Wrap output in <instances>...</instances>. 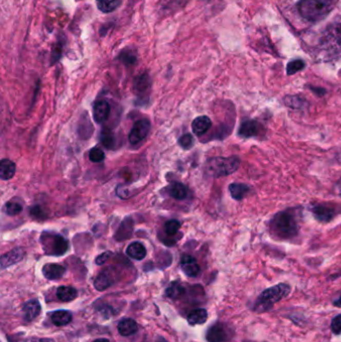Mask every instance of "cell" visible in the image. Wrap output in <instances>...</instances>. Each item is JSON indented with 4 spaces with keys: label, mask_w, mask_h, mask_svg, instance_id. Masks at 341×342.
<instances>
[{
    "label": "cell",
    "mask_w": 341,
    "mask_h": 342,
    "mask_svg": "<svg viewBox=\"0 0 341 342\" xmlns=\"http://www.w3.org/2000/svg\"><path fill=\"white\" fill-rule=\"evenodd\" d=\"M269 231L273 237L282 240L298 235L297 212L294 209H287L276 213L269 223Z\"/></svg>",
    "instance_id": "obj_1"
},
{
    "label": "cell",
    "mask_w": 341,
    "mask_h": 342,
    "mask_svg": "<svg viewBox=\"0 0 341 342\" xmlns=\"http://www.w3.org/2000/svg\"><path fill=\"white\" fill-rule=\"evenodd\" d=\"M335 0H300L297 4L299 14L310 22L324 18L333 8Z\"/></svg>",
    "instance_id": "obj_2"
},
{
    "label": "cell",
    "mask_w": 341,
    "mask_h": 342,
    "mask_svg": "<svg viewBox=\"0 0 341 342\" xmlns=\"http://www.w3.org/2000/svg\"><path fill=\"white\" fill-rule=\"evenodd\" d=\"M240 166V160L236 156H216L209 159L204 166V173L212 178L228 176L234 173Z\"/></svg>",
    "instance_id": "obj_3"
},
{
    "label": "cell",
    "mask_w": 341,
    "mask_h": 342,
    "mask_svg": "<svg viewBox=\"0 0 341 342\" xmlns=\"http://www.w3.org/2000/svg\"><path fill=\"white\" fill-rule=\"evenodd\" d=\"M290 291V286L286 283H279L267 288L262 291L255 301L253 310L255 312H266L270 310L274 304L285 298Z\"/></svg>",
    "instance_id": "obj_4"
},
{
    "label": "cell",
    "mask_w": 341,
    "mask_h": 342,
    "mask_svg": "<svg viewBox=\"0 0 341 342\" xmlns=\"http://www.w3.org/2000/svg\"><path fill=\"white\" fill-rule=\"evenodd\" d=\"M320 43L323 49L330 53L341 52V16L335 17L326 26Z\"/></svg>",
    "instance_id": "obj_5"
},
{
    "label": "cell",
    "mask_w": 341,
    "mask_h": 342,
    "mask_svg": "<svg viewBox=\"0 0 341 342\" xmlns=\"http://www.w3.org/2000/svg\"><path fill=\"white\" fill-rule=\"evenodd\" d=\"M41 244L45 252L49 255L60 256L68 250V241L59 234L44 232L40 237Z\"/></svg>",
    "instance_id": "obj_6"
},
{
    "label": "cell",
    "mask_w": 341,
    "mask_h": 342,
    "mask_svg": "<svg viewBox=\"0 0 341 342\" xmlns=\"http://www.w3.org/2000/svg\"><path fill=\"white\" fill-rule=\"evenodd\" d=\"M233 336L232 329L224 323L213 324L206 333V339L209 342H228Z\"/></svg>",
    "instance_id": "obj_7"
},
{
    "label": "cell",
    "mask_w": 341,
    "mask_h": 342,
    "mask_svg": "<svg viewBox=\"0 0 341 342\" xmlns=\"http://www.w3.org/2000/svg\"><path fill=\"white\" fill-rule=\"evenodd\" d=\"M151 125L148 119H141L138 120L129 133V141L131 144H137L141 142L143 139L146 138L148 133L150 131Z\"/></svg>",
    "instance_id": "obj_8"
},
{
    "label": "cell",
    "mask_w": 341,
    "mask_h": 342,
    "mask_svg": "<svg viewBox=\"0 0 341 342\" xmlns=\"http://www.w3.org/2000/svg\"><path fill=\"white\" fill-rule=\"evenodd\" d=\"M260 129H261V125L257 121L249 119L241 123V125L238 129V135L242 138L255 137L260 134Z\"/></svg>",
    "instance_id": "obj_9"
},
{
    "label": "cell",
    "mask_w": 341,
    "mask_h": 342,
    "mask_svg": "<svg viewBox=\"0 0 341 342\" xmlns=\"http://www.w3.org/2000/svg\"><path fill=\"white\" fill-rule=\"evenodd\" d=\"M180 265L182 268V271L188 276V277H196L200 272V267L198 265L196 259L192 257L191 255H183L181 257Z\"/></svg>",
    "instance_id": "obj_10"
},
{
    "label": "cell",
    "mask_w": 341,
    "mask_h": 342,
    "mask_svg": "<svg viewBox=\"0 0 341 342\" xmlns=\"http://www.w3.org/2000/svg\"><path fill=\"white\" fill-rule=\"evenodd\" d=\"M151 87V80L147 73H142L134 79L133 89L134 92L139 96L147 94Z\"/></svg>",
    "instance_id": "obj_11"
},
{
    "label": "cell",
    "mask_w": 341,
    "mask_h": 342,
    "mask_svg": "<svg viewBox=\"0 0 341 342\" xmlns=\"http://www.w3.org/2000/svg\"><path fill=\"white\" fill-rule=\"evenodd\" d=\"M24 254H25V252L21 247H16V248L12 249L11 251L3 254L1 256V268L4 269L6 267H9V266L17 263L20 260H22V258L24 257Z\"/></svg>",
    "instance_id": "obj_12"
},
{
    "label": "cell",
    "mask_w": 341,
    "mask_h": 342,
    "mask_svg": "<svg viewBox=\"0 0 341 342\" xmlns=\"http://www.w3.org/2000/svg\"><path fill=\"white\" fill-rule=\"evenodd\" d=\"M311 212L313 213L314 217L320 222H329L335 215V211L332 207L323 204H315L312 206Z\"/></svg>",
    "instance_id": "obj_13"
},
{
    "label": "cell",
    "mask_w": 341,
    "mask_h": 342,
    "mask_svg": "<svg viewBox=\"0 0 341 342\" xmlns=\"http://www.w3.org/2000/svg\"><path fill=\"white\" fill-rule=\"evenodd\" d=\"M110 114V105L105 100H99L94 104L93 107V117L97 123H103L106 121Z\"/></svg>",
    "instance_id": "obj_14"
},
{
    "label": "cell",
    "mask_w": 341,
    "mask_h": 342,
    "mask_svg": "<svg viewBox=\"0 0 341 342\" xmlns=\"http://www.w3.org/2000/svg\"><path fill=\"white\" fill-rule=\"evenodd\" d=\"M42 273L44 277L49 280H57L64 275L65 267L56 263H48L43 266Z\"/></svg>",
    "instance_id": "obj_15"
},
{
    "label": "cell",
    "mask_w": 341,
    "mask_h": 342,
    "mask_svg": "<svg viewBox=\"0 0 341 342\" xmlns=\"http://www.w3.org/2000/svg\"><path fill=\"white\" fill-rule=\"evenodd\" d=\"M212 125V122L210 120L209 116H199L197 118H195L193 121H192V124H191V127H192V131L197 135V136H200V135H203L204 133L207 132L210 127Z\"/></svg>",
    "instance_id": "obj_16"
},
{
    "label": "cell",
    "mask_w": 341,
    "mask_h": 342,
    "mask_svg": "<svg viewBox=\"0 0 341 342\" xmlns=\"http://www.w3.org/2000/svg\"><path fill=\"white\" fill-rule=\"evenodd\" d=\"M40 311H41V306L36 299L29 300L23 306V313L26 321L34 320L40 314Z\"/></svg>",
    "instance_id": "obj_17"
},
{
    "label": "cell",
    "mask_w": 341,
    "mask_h": 342,
    "mask_svg": "<svg viewBox=\"0 0 341 342\" xmlns=\"http://www.w3.org/2000/svg\"><path fill=\"white\" fill-rule=\"evenodd\" d=\"M15 163L9 159H2L0 162V177L3 180H9L15 175Z\"/></svg>",
    "instance_id": "obj_18"
},
{
    "label": "cell",
    "mask_w": 341,
    "mask_h": 342,
    "mask_svg": "<svg viewBox=\"0 0 341 342\" xmlns=\"http://www.w3.org/2000/svg\"><path fill=\"white\" fill-rule=\"evenodd\" d=\"M133 230V222L130 218H126L118 228L116 234H115V238L118 241H123L126 240L127 238H129L131 236Z\"/></svg>",
    "instance_id": "obj_19"
},
{
    "label": "cell",
    "mask_w": 341,
    "mask_h": 342,
    "mask_svg": "<svg viewBox=\"0 0 341 342\" xmlns=\"http://www.w3.org/2000/svg\"><path fill=\"white\" fill-rule=\"evenodd\" d=\"M138 330L137 323L131 318H124L118 323V332L122 336H130Z\"/></svg>",
    "instance_id": "obj_20"
},
{
    "label": "cell",
    "mask_w": 341,
    "mask_h": 342,
    "mask_svg": "<svg viewBox=\"0 0 341 342\" xmlns=\"http://www.w3.org/2000/svg\"><path fill=\"white\" fill-rule=\"evenodd\" d=\"M126 253L133 259L142 260L146 256V249L140 242H132L127 247Z\"/></svg>",
    "instance_id": "obj_21"
},
{
    "label": "cell",
    "mask_w": 341,
    "mask_h": 342,
    "mask_svg": "<svg viewBox=\"0 0 341 342\" xmlns=\"http://www.w3.org/2000/svg\"><path fill=\"white\" fill-rule=\"evenodd\" d=\"M228 189L232 198L235 200L243 199L247 196V193L250 191L249 186L243 183H231Z\"/></svg>",
    "instance_id": "obj_22"
},
{
    "label": "cell",
    "mask_w": 341,
    "mask_h": 342,
    "mask_svg": "<svg viewBox=\"0 0 341 342\" xmlns=\"http://www.w3.org/2000/svg\"><path fill=\"white\" fill-rule=\"evenodd\" d=\"M113 283L112 280V274L109 273V271H103L101 272L95 279L94 286L95 288L99 291H103L105 289H107L110 285Z\"/></svg>",
    "instance_id": "obj_23"
},
{
    "label": "cell",
    "mask_w": 341,
    "mask_h": 342,
    "mask_svg": "<svg viewBox=\"0 0 341 342\" xmlns=\"http://www.w3.org/2000/svg\"><path fill=\"white\" fill-rule=\"evenodd\" d=\"M57 297L61 301L69 302L77 297V291L75 288L71 286H60L57 288Z\"/></svg>",
    "instance_id": "obj_24"
},
{
    "label": "cell",
    "mask_w": 341,
    "mask_h": 342,
    "mask_svg": "<svg viewBox=\"0 0 341 342\" xmlns=\"http://www.w3.org/2000/svg\"><path fill=\"white\" fill-rule=\"evenodd\" d=\"M207 317H209L207 311L203 308H198L190 312L187 316V320L190 325H197L206 322Z\"/></svg>",
    "instance_id": "obj_25"
},
{
    "label": "cell",
    "mask_w": 341,
    "mask_h": 342,
    "mask_svg": "<svg viewBox=\"0 0 341 342\" xmlns=\"http://www.w3.org/2000/svg\"><path fill=\"white\" fill-rule=\"evenodd\" d=\"M51 320L56 326H64L72 320V315L67 310H57L51 313Z\"/></svg>",
    "instance_id": "obj_26"
},
{
    "label": "cell",
    "mask_w": 341,
    "mask_h": 342,
    "mask_svg": "<svg viewBox=\"0 0 341 342\" xmlns=\"http://www.w3.org/2000/svg\"><path fill=\"white\" fill-rule=\"evenodd\" d=\"M283 101L287 107L292 109H301L308 104L304 97L299 95H287L285 96Z\"/></svg>",
    "instance_id": "obj_27"
},
{
    "label": "cell",
    "mask_w": 341,
    "mask_h": 342,
    "mask_svg": "<svg viewBox=\"0 0 341 342\" xmlns=\"http://www.w3.org/2000/svg\"><path fill=\"white\" fill-rule=\"evenodd\" d=\"M98 9L103 13H110L117 9L121 0H95Z\"/></svg>",
    "instance_id": "obj_28"
},
{
    "label": "cell",
    "mask_w": 341,
    "mask_h": 342,
    "mask_svg": "<svg viewBox=\"0 0 341 342\" xmlns=\"http://www.w3.org/2000/svg\"><path fill=\"white\" fill-rule=\"evenodd\" d=\"M169 194L177 200H183L187 196V188L182 183L175 182L169 188Z\"/></svg>",
    "instance_id": "obj_29"
},
{
    "label": "cell",
    "mask_w": 341,
    "mask_h": 342,
    "mask_svg": "<svg viewBox=\"0 0 341 342\" xmlns=\"http://www.w3.org/2000/svg\"><path fill=\"white\" fill-rule=\"evenodd\" d=\"M118 59L125 65H134L137 62V53L133 49L126 48L120 52Z\"/></svg>",
    "instance_id": "obj_30"
},
{
    "label": "cell",
    "mask_w": 341,
    "mask_h": 342,
    "mask_svg": "<svg viewBox=\"0 0 341 342\" xmlns=\"http://www.w3.org/2000/svg\"><path fill=\"white\" fill-rule=\"evenodd\" d=\"M88 127H92V124L90 123L89 118L87 117H83L80 122H79V126H78V134L80 137H82L83 139L89 138L91 136V134L93 132V129H88Z\"/></svg>",
    "instance_id": "obj_31"
},
{
    "label": "cell",
    "mask_w": 341,
    "mask_h": 342,
    "mask_svg": "<svg viewBox=\"0 0 341 342\" xmlns=\"http://www.w3.org/2000/svg\"><path fill=\"white\" fill-rule=\"evenodd\" d=\"M185 289H184V286L183 285L180 284L179 282L177 281H174L172 282L166 289V295L169 297V298H172V299H177L179 298L181 295H183Z\"/></svg>",
    "instance_id": "obj_32"
},
{
    "label": "cell",
    "mask_w": 341,
    "mask_h": 342,
    "mask_svg": "<svg viewBox=\"0 0 341 342\" xmlns=\"http://www.w3.org/2000/svg\"><path fill=\"white\" fill-rule=\"evenodd\" d=\"M304 67H305V63H304V60H301V59H295V60L290 61L287 64L286 72H287L288 75H293V74L301 71Z\"/></svg>",
    "instance_id": "obj_33"
},
{
    "label": "cell",
    "mask_w": 341,
    "mask_h": 342,
    "mask_svg": "<svg viewBox=\"0 0 341 342\" xmlns=\"http://www.w3.org/2000/svg\"><path fill=\"white\" fill-rule=\"evenodd\" d=\"M63 47H64V40L63 38H59L57 40L56 43L54 44L53 48H52V52H51V64L56 63L57 61L62 56V51H63Z\"/></svg>",
    "instance_id": "obj_34"
},
{
    "label": "cell",
    "mask_w": 341,
    "mask_h": 342,
    "mask_svg": "<svg viewBox=\"0 0 341 342\" xmlns=\"http://www.w3.org/2000/svg\"><path fill=\"white\" fill-rule=\"evenodd\" d=\"M100 140L101 143L108 149L113 148L114 143H115V137L113 133L107 130H103L100 135Z\"/></svg>",
    "instance_id": "obj_35"
},
{
    "label": "cell",
    "mask_w": 341,
    "mask_h": 342,
    "mask_svg": "<svg viewBox=\"0 0 341 342\" xmlns=\"http://www.w3.org/2000/svg\"><path fill=\"white\" fill-rule=\"evenodd\" d=\"M23 210V206L15 201H9L5 204V212L9 216H15Z\"/></svg>",
    "instance_id": "obj_36"
},
{
    "label": "cell",
    "mask_w": 341,
    "mask_h": 342,
    "mask_svg": "<svg viewBox=\"0 0 341 342\" xmlns=\"http://www.w3.org/2000/svg\"><path fill=\"white\" fill-rule=\"evenodd\" d=\"M180 228V222L176 219H171V220H168L166 223H165V226H164V230H165V233L169 236H172L174 234H176L178 232Z\"/></svg>",
    "instance_id": "obj_37"
},
{
    "label": "cell",
    "mask_w": 341,
    "mask_h": 342,
    "mask_svg": "<svg viewBox=\"0 0 341 342\" xmlns=\"http://www.w3.org/2000/svg\"><path fill=\"white\" fill-rule=\"evenodd\" d=\"M105 158V154L104 152L102 151L100 148L98 147H94L89 151V159L92 162H101L103 161Z\"/></svg>",
    "instance_id": "obj_38"
},
{
    "label": "cell",
    "mask_w": 341,
    "mask_h": 342,
    "mask_svg": "<svg viewBox=\"0 0 341 342\" xmlns=\"http://www.w3.org/2000/svg\"><path fill=\"white\" fill-rule=\"evenodd\" d=\"M193 141H194V140H193L192 135L190 134V133H187V134L182 135V136L179 138L178 143H179V145H180L182 148H184V149H190V147L192 146V144H193Z\"/></svg>",
    "instance_id": "obj_39"
},
{
    "label": "cell",
    "mask_w": 341,
    "mask_h": 342,
    "mask_svg": "<svg viewBox=\"0 0 341 342\" xmlns=\"http://www.w3.org/2000/svg\"><path fill=\"white\" fill-rule=\"evenodd\" d=\"M331 330L335 335H338L341 333V314L336 315L330 324Z\"/></svg>",
    "instance_id": "obj_40"
},
{
    "label": "cell",
    "mask_w": 341,
    "mask_h": 342,
    "mask_svg": "<svg viewBox=\"0 0 341 342\" xmlns=\"http://www.w3.org/2000/svg\"><path fill=\"white\" fill-rule=\"evenodd\" d=\"M111 255H112V253H111L110 251H106V252L101 253V254L98 255V256L96 257V259H95L96 264H98V265H102V264H104V263L109 259V257H110Z\"/></svg>",
    "instance_id": "obj_41"
},
{
    "label": "cell",
    "mask_w": 341,
    "mask_h": 342,
    "mask_svg": "<svg viewBox=\"0 0 341 342\" xmlns=\"http://www.w3.org/2000/svg\"><path fill=\"white\" fill-rule=\"evenodd\" d=\"M31 215H33V216H35V217H37V218H42V217H44V215H43V211L41 210V208L40 207H34V208H31Z\"/></svg>",
    "instance_id": "obj_42"
},
{
    "label": "cell",
    "mask_w": 341,
    "mask_h": 342,
    "mask_svg": "<svg viewBox=\"0 0 341 342\" xmlns=\"http://www.w3.org/2000/svg\"><path fill=\"white\" fill-rule=\"evenodd\" d=\"M311 90H313V92L317 93L318 95L325 94V89L323 88H315V87H310Z\"/></svg>",
    "instance_id": "obj_43"
},
{
    "label": "cell",
    "mask_w": 341,
    "mask_h": 342,
    "mask_svg": "<svg viewBox=\"0 0 341 342\" xmlns=\"http://www.w3.org/2000/svg\"><path fill=\"white\" fill-rule=\"evenodd\" d=\"M335 190L337 191V193H338L339 195H341V177L340 179L337 181L336 185H335Z\"/></svg>",
    "instance_id": "obj_44"
},
{
    "label": "cell",
    "mask_w": 341,
    "mask_h": 342,
    "mask_svg": "<svg viewBox=\"0 0 341 342\" xmlns=\"http://www.w3.org/2000/svg\"><path fill=\"white\" fill-rule=\"evenodd\" d=\"M333 305H334L335 307H339V308H341V294L340 296H339V298L336 299V300L333 302Z\"/></svg>",
    "instance_id": "obj_45"
},
{
    "label": "cell",
    "mask_w": 341,
    "mask_h": 342,
    "mask_svg": "<svg viewBox=\"0 0 341 342\" xmlns=\"http://www.w3.org/2000/svg\"><path fill=\"white\" fill-rule=\"evenodd\" d=\"M31 342H52L50 339H45V338H41V339H34V340H32Z\"/></svg>",
    "instance_id": "obj_46"
},
{
    "label": "cell",
    "mask_w": 341,
    "mask_h": 342,
    "mask_svg": "<svg viewBox=\"0 0 341 342\" xmlns=\"http://www.w3.org/2000/svg\"><path fill=\"white\" fill-rule=\"evenodd\" d=\"M93 342H110L108 339H106V338H99V339H96V340H94Z\"/></svg>",
    "instance_id": "obj_47"
}]
</instances>
